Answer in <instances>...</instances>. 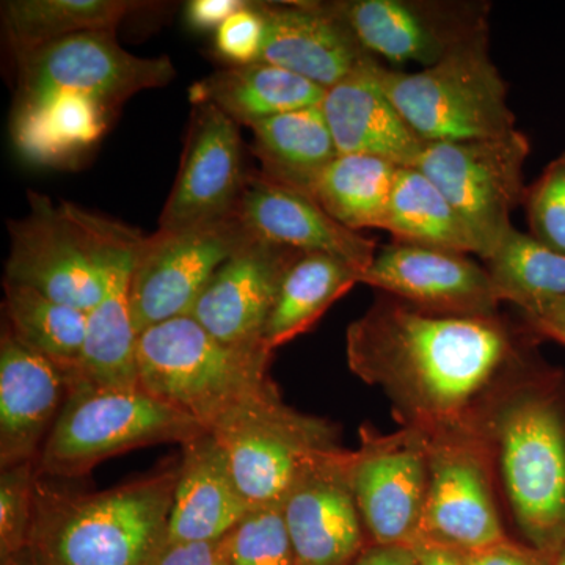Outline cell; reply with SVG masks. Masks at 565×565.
<instances>
[{
	"label": "cell",
	"mask_w": 565,
	"mask_h": 565,
	"mask_svg": "<svg viewBox=\"0 0 565 565\" xmlns=\"http://www.w3.org/2000/svg\"><path fill=\"white\" fill-rule=\"evenodd\" d=\"M345 355L352 373L381 386L412 422L448 429L515 355V345L498 316L426 313L393 297L348 327Z\"/></svg>",
	"instance_id": "obj_1"
},
{
	"label": "cell",
	"mask_w": 565,
	"mask_h": 565,
	"mask_svg": "<svg viewBox=\"0 0 565 565\" xmlns=\"http://www.w3.org/2000/svg\"><path fill=\"white\" fill-rule=\"evenodd\" d=\"M178 467L95 493L36 481L31 565H154L169 544Z\"/></svg>",
	"instance_id": "obj_2"
},
{
	"label": "cell",
	"mask_w": 565,
	"mask_h": 565,
	"mask_svg": "<svg viewBox=\"0 0 565 565\" xmlns=\"http://www.w3.org/2000/svg\"><path fill=\"white\" fill-rule=\"evenodd\" d=\"M270 356L264 344L225 343L182 316L139 333V385L210 433L241 405L277 393Z\"/></svg>",
	"instance_id": "obj_3"
},
{
	"label": "cell",
	"mask_w": 565,
	"mask_h": 565,
	"mask_svg": "<svg viewBox=\"0 0 565 565\" xmlns=\"http://www.w3.org/2000/svg\"><path fill=\"white\" fill-rule=\"evenodd\" d=\"M28 199L29 214L9 222L6 281L90 313L107 291L115 255L141 233L43 193Z\"/></svg>",
	"instance_id": "obj_4"
},
{
	"label": "cell",
	"mask_w": 565,
	"mask_h": 565,
	"mask_svg": "<svg viewBox=\"0 0 565 565\" xmlns=\"http://www.w3.org/2000/svg\"><path fill=\"white\" fill-rule=\"evenodd\" d=\"M379 81L424 143L492 139L514 131L508 85L489 51V32L418 71L379 63Z\"/></svg>",
	"instance_id": "obj_5"
},
{
	"label": "cell",
	"mask_w": 565,
	"mask_h": 565,
	"mask_svg": "<svg viewBox=\"0 0 565 565\" xmlns=\"http://www.w3.org/2000/svg\"><path fill=\"white\" fill-rule=\"evenodd\" d=\"M206 433L191 416L141 386L68 385L36 470L77 478L110 457L159 444L184 445Z\"/></svg>",
	"instance_id": "obj_6"
},
{
	"label": "cell",
	"mask_w": 565,
	"mask_h": 565,
	"mask_svg": "<svg viewBox=\"0 0 565 565\" xmlns=\"http://www.w3.org/2000/svg\"><path fill=\"white\" fill-rule=\"evenodd\" d=\"M505 492L539 553L565 545V407L548 390H525L494 415Z\"/></svg>",
	"instance_id": "obj_7"
},
{
	"label": "cell",
	"mask_w": 565,
	"mask_h": 565,
	"mask_svg": "<svg viewBox=\"0 0 565 565\" xmlns=\"http://www.w3.org/2000/svg\"><path fill=\"white\" fill-rule=\"evenodd\" d=\"M210 434L252 509L282 508L308 471L344 451L332 424L292 411L278 392L241 405Z\"/></svg>",
	"instance_id": "obj_8"
},
{
	"label": "cell",
	"mask_w": 565,
	"mask_h": 565,
	"mask_svg": "<svg viewBox=\"0 0 565 565\" xmlns=\"http://www.w3.org/2000/svg\"><path fill=\"white\" fill-rule=\"evenodd\" d=\"M531 141L514 129L492 139L427 143L415 166L444 192L487 259L512 230L525 196Z\"/></svg>",
	"instance_id": "obj_9"
},
{
	"label": "cell",
	"mask_w": 565,
	"mask_h": 565,
	"mask_svg": "<svg viewBox=\"0 0 565 565\" xmlns=\"http://www.w3.org/2000/svg\"><path fill=\"white\" fill-rule=\"evenodd\" d=\"M250 236L237 214L145 236L129 282L137 333L191 316L218 267Z\"/></svg>",
	"instance_id": "obj_10"
},
{
	"label": "cell",
	"mask_w": 565,
	"mask_h": 565,
	"mask_svg": "<svg viewBox=\"0 0 565 565\" xmlns=\"http://www.w3.org/2000/svg\"><path fill=\"white\" fill-rule=\"evenodd\" d=\"M17 61L18 103L73 92L92 96L110 110L137 93L166 87L177 74L166 55L137 57L122 50L114 31L68 36Z\"/></svg>",
	"instance_id": "obj_11"
},
{
	"label": "cell",
	"mask_w": 565,
	"mask_h": 565,
	"mask_svg": "<svg viewBox=\"0 0 565 565\" xmlns=\"http://www.w3.org/2000/svg\"><path fill=\"white\" fill-rule=\"evenodd\" d=\"M334 13L379 62L422 68L489 32V6L463 0H334Z\"/></svg>",
	"instance_id": "obj_12"
},
{
	"label": "cell",
	"mask_w": 565,
	"mask_h": 565,
	"mask_svg": "<svg viewBox=\"0 0 565 565\" xmlns=\"http://www.w3.org/2000/svg\"><path fill=\"white\" fill-rule=\"evenodd\" d=\"M360 282L433 315L492 318L503 303L486 267L465 253L396 241L379 247Z\"/></svg>",
	"instance_id": "obj_13"
},
{
	"label": "cell",
	"mask_w": 565,
	"mask_h": 565,
	"mask_svg": "<svg viewBox=\"0 0 565 565\" xmlns=\"http://www.w3.org/2000/svg\"><path fill=\"white\" fill-rule=\"evenodd\" d=\"M356 508L377 545L411 544L422 525L429 487V445L416 435H364L349 452Z\"/></svg>",
	"instance_id": "obj_14"
},
{
	"label": "cell",
	"mask_w": 565,
	"mask_h": 565,
	"mask_svg": "<svg viewBox=\"0 0 565 565\" xmlns=\"http://www.w3.org/2000/svg\"><path fill=\"white\" fill-rule=\"evenodd\" d=\"M181 169L159 228L174 230L236 214L247 182L241 126L211 104L193 106Z\"/></svg>",
	"instance_id": "obj_15"
},
{
	"label": "cell",
	"mask_w": 565,
	"mask_h": 565,
	"mask_svg": "<svg viewBox=\"0 0 565 565\" xmlns=\"http://www.w3.org/2000/svg\"><path fill=\"white\" fill-rule=\"evenodd\" d=\"M299 255L252 233L218 267L191 318L225 343L264 344V327L278 289Z\"/></svg>",
	"instance_id": "obj_16"
},
{
	"label": "cell",
	"mask_w": 565,
	"mask_h": 565,
	"mask_svg": "<svg viewBox=\"0 0 565 565\" xmlns=\"http://www.w3.org/2000/svg\"><path fill=\"white\" fill-rule=\"evenodd\" d=\"M416 537L462 553L505 542L484 463L470 446L429 445V487Z\"/></svg>",
	"instance_id": "obj_17"
},
{
	"label": "cell",
	"mask_w": 565,
	"mask_h": 565,
	"mask_svg": "<svg viewBox=\"0 0 565 565\" xmlns=\"http://www.w3.org/2000/svg\"><path fill=\"white\" fill-rule=\"evenodd\" d=\"M237 217L255 236L300 253H322L363 274L377 253V241L334 221L313 196L248 173L236 207Z\"/></svg>",
	"instance_id": "obj_18"
},
{
	"label": "cell",
	"mask_w": 565,
	"mask_h": 565,
	"mask_svg": "<svg viewBox=\"0 0 565 565\" xmlns=\"http://www.w3.org/2000/svg\"><path fill=\"white\" fill-rule=\"evenodd\" d=\"M68 394L61 367L18 340L0 338V467L35 462Z\"/></svg>",
	"instance_id": "obj_19"
},
{
	"label": "cell",
	"mask_w": 565,
	"mask_h": 565,
	"mask_svg": "<svg viewBox=\"0 0 565 565\" xmlns=\"http://www.w3.org/2000/svg\"><path fill=\"white\" fill-rule=\"evenodd\" d=\"M349 452L323 460L282 504L297 565H349L362 548V515L348 470Z\"/></svg>",
	"instance_id": "obj_20"
},
{
	"label": "cell",
	"mask_w": 565,
	"mask_h": 565,
	"mask_svg": "<svg viewBox=\"0 0 565 565\" xmlns=\"http://www.w3.org/2000/svg\"><path fill=\"white\" fill-rule=\"evenodd\" d=\"M266 40L262 62L329 90L374 58L330 2H262Z\"/></svg>",
	"instance_id": "obj_21"
},
{
	"label": "cell",
	"mask_w": 565,
	"mask_h": 565,
	"mask_svg": "<svg viewBox=\"0 0 565 565\" xmlns=\"http://www.w3.org/2000/svg\"><path fill=\"white\" fill-rule=\"evenodd\" d=\"M371 58L330 87L321 110L338 154H366L399 167H414L426 143L407 125L379 81Z\"/></svg>",
	"instance_id": "obj_22"
},
{
	"label": "cell",
	"mask_w": 565,
	"mask_h": 565,
	"mask_svg": "<svg viewBox=\"0 0 565 565\" xmlns=\"http://www.w3.org/2000/svg\"><path fill=\"white\" fill-rule=\"evenodd\" d=\"M228 457L210 433L182 445L169 519V544L218 541L250 511Z\"/></svg>",
	"instance_id": "obj_23"
},
{
	"label": "cell",
	"mask_w": 565,
	"mask_h": 565,
	"mask_svg": "<svg viewBox=\"0 0 565 565\" xmlns=\"http://www.w3.org/2000/svg\"><path fill=\"white\" fill-rule=\"evenodd\" d=\"M143 237L140 234L115 255L107 291L102 302L88 313L84 352L79 367L68 379V385L140 386L137 364L139 333L129 305V282Z\"/></svg>",
	"instance_id": "obj_24"
},
{
	"label": "cell",
	"mask_w": 565,
	"mask_h": 565,
	"mask_svg": "<svg viewBox=\"0 0 565 565\" xmlns=\"http://www.w3.org/2000/svg\"><path fill=\"white\" fill-rule=\"evenodd\" d=\"M111 111L106 104L61 92L33 102L17 103L11 134L18 150L41 166H62L81 158L107 131Z\"/></svg>",
	"instance_id": "obj_25"
},
{
	"label": "cell",
	"mask_w": 565,
	"mask_h": 565,
	"mask_svg": "<svg viewBox=\"0 0 565 565\" xmlns=\"http://www.w3.org/2000/svg\"><path fill=\"white\" fill-rule=\"evenodd\" d=\"M326 92L291 71L256 62L215 71L192 85L189 98L193 106L211 104L250 128L286 111L321 106Z\"/></svg>",
	"instance_id": "obj_26"
},
{
	"label": "cell",
	"mask_w": 565,
	"mask_h": 565,
	"mask_svg": "<svg viewBox=\"0 0 565 565\" xmlns=\"http://www.w3.org/2000/svg\"><path fill=\"white\" fill-rule=\"evenodd\" d=\"M252 152L267 180L311 195L323 170L338 158L321 106L286 111L250 126Z\"/></svg>",
	"instance_id": "obj_27"
},
{
	"label": "cell",
	"mask_w": 565,
	"mask_h": 565,
	"mask_svg": "<svg viewBox=\"0 0 565 565\" xmlns=\"http://www.w3.org/2000/svg\"><path fill=\"white\" fill-rule=\"evenodd\" d=\"M360 275L351 264L333 256L300 253L278 289L264 327V345L273 352L308 332L340 297L360 282Z\"/></svg>",
	"instance_id": "obj_28"
},
{
	"label": "cell",
	"mask_w": 565,
	"mask_h": 565,
	"mask_svg": "<svg viewBox=\"0 0 565 565\" xmlns=\"http://www.w3.org/2000/svg\"><path fill=\"white\" fill-rule=\"evenodd\" d=\"M396 243L478 255L473 234L444 192L416 167H401L382 228Z\"/></svg>",
	"instance_id": "obj_29"
},
{
	"label": "cell",
	"mask_w": 565,
	"mask_h": 565,
	"mask_svg": "<svg viewBox=\"0 0 565 565\" xmlns=\"http://www.w3.org/2000/svg\"><path fill=\"white\" fill-rule=\"evenodd\" d=\"M145 3L129 0H7L2 20L14 57L20 58L68 36L117 32Z\"/></svg>",
	"instance_id": "obj_30"
},
{
	"label": "cell",
	"mask_w": 565,
	"mask_h": 565,
	"mask_svg": "<svg viewBox=\"0 0 565 565\" xmlns=\"http://www.w3.org/2000/svg\"><path fill=\"white\" fill-rule=\"evenodd\" d=\"M399 166L366 154H338L311 196L352 232L381 230Z\"/></svg>",
	"instance_id": "obj_31"
},
{
	"label": "cell",
	"mask_w": 565,
	"mask_h": 565,
	"mask_svg": "<svg viewBox=\"0 0 565 565\" xmlns=\"http://www.w3.org/2000/svg\"><path fill=\"white\" fill-rule=\"evenodd\" d=\"M7 326L18 340L50 359L66 381L79 367L87 337L88 313L55 302L18 282L3 281Z\"/></svg>",
	"instance_id": "obj_32"
},
{
	"label": "cell",
	"mask_w": 565,
	"mask_h": 565,
	"mask_svg": "<svg viewBox=\"0 0 565 565\" xmlns=\"http://www.w3.org/2000/svg\"><path fill=\"white\" fill-rule=\"evenodd\" d=\"M503 302L526 305L565 296V255L539 243L530 233L512 230L484 259Z\"/></svg>",
	"instance_id": "obj_33"
},
{
	"label": "cell",
	"mask_w": 565,
	"mask_h": 565,
	"mask_svg": "<svg viewBox=\"0 0 565 565\" xmlns=\"http://www.w3.org/2000/svg\"><path fill=\"white\" fill-rule=\"evenodd\" d=\"M226 542L230 565H297L281 508L250 509Z\"/></svg>",
	"instance_id": "obj_34"
},
{
	"label": "cell",
	"mask_w": 565,
	"mask_h": 565,
	"mask_svg": "<svg viewBox=\"0 0 565 565\" xmlns=\"http://www.w3.org/2000/svg\"><path fill=\"white\" fill-rule=\"evenodd\" d=\"M36 462L2 468L0 475V556L21 555L28 550L39 481Z\"/></svg>",
	"instance_id": "obj_35"
},
{
	"label": "cell",
	"mask_w": 565,
	"mask_h": 565,
	"mask_svg": "<svg viewBox=\"0 0 565 565\" xmlns=\"http://www.w3.org/2000/svg\"><path fill=\"white\" fill-rule=\"evenodd\" d=\"M522 206L539 243L565 255V150L526 185Z\"/></svg>",
	"instance_id": "obj_36"
},
{
	"label": "cell",
	"mask_w": 565,
	"mask_h": 565,
	"mask_svg": "<svg viewBox=\"0 0 565 565\" xmlns=\"http://www.w3.org/2000/svg\"><path fill=\"white\" fill-rule=\"evenodd\" d=\"M266 40V21L262 2H247L234 11L214 33L215 54L230 66L262 62Z\"/></svg>",
	"instance_id": "obj_37"
},
{
	"label": "cell",
	"mask_w": 565,
	"mask_h": 565,
	"mask_svg": "<svg viewBox=\"0 0 565 565\" xmlns=\"http://www.w3.org/2000/svg\"><path fill=\"white\" fill-rule=\"evenodd\" d=\"M154 565H230L228 542H182L167 544Z\"/></svg>",
	"instance_id": "obj_38"
},
{
	"label": "cell",
	"mask_w": 565,
	"mask_h": 565,
	"mask_svg": "<svg viewBox=\"0 0 565 565\" xmlns=\"http://www.w3.org/2000/svg\"><path fill=\"white\" fill-rule=\"evenodd\" d=\"M247 0H191L185 6V22L195 32H214Z\"/></svg>",
	"instance_id": "obj_39"
},
{
	"label": "cell",
	"mask_w": 565,
	"mask_h": 565,
	"mask_svg": "<svg viewBox=\"0 0 565 565\" xmlns=\"http://www.w3.org/2000/svg\"><path fill=\"white\" fill-rule=\"evenodd\" d=\"M527 323L534 333L541 337L550 334H565V296L539 300L522 308Z\"/></svg>",
	"instance_id": "obj_40"
},
{
	"label": "cell",
	"mask_w": 565,
	"mask_h": 565,
	"mask_svg": "<svg viewBox=\"0 0 565 565\" xmlns=\"http://www.w3.org/2000/svg\"><path fill=\"white\" fill-rule=\"evenodd\" d=\"M463 555L467 565H542L535 557L509 545L508 542Z\"/></svg>",
	"instance_id": "obj_41"
},
{
	"label": "cell",
	"mask_w": 565,
	"mask_h": 565,
	"mask_svg": "<svg viewBox=\"0 0 565 565\" xmlns=\"http://www.w3.org/2000/svg\"><path fill=\"white\" fill-rule=\"evenodd\" d=\"M352 565H419L411 544L377 545L356 557Z\"/></svg>",
	"instance_id": "obj_42"
},
{
	"label": "cell",
	"mask_w": 565,
	"mask_h": 565,
	"mask_svg": "<svg viewBox=\"0 0 565 565\" xmlns=\"http://www.w3.org/2000/svg\"><path fill=\"white\" fill-rule=\"evenodd\" d=\"M411 545L418 556L419 565H467L463 553L451 546L424 537H415Z\"/></svg>",
	"instance_id": "obj_43"
},
{
	"label": "cell",
	"mask_w": 565,
	"mask_h": 565,
	"mask_svg": "<svg viewBox=\"0 0 565 565\" xmlns=\"http://www.w3.org/2000/svg\"><path fill=\"white\" fill-rule=\"evenodd\" d=\"M2 565H31V561H29L28 550L21 555L7 557V559H2Z\"/></svg>",
	"instance_id": "obj_44"
},
{
	"label": "cell",
	"mask_w": 565,
	"mask_h": 565,
	"mask_svg": "<svg viewBox=\"0 0 565 565\" xmlns=\"http://www.w3.org/2000/svg\"><path fill=\"white\" fill-rule=\"evenodd\" d=\"M546 338H548V340L556 341L557 344H563L565 348V334H559V333L550 334V337H546Z\"/></svg>",
	"instance_id": "obj_45"
},
{
	"label": "cell",
	"mask_w": 565,
	"mask_h": 565,
	"mask_svg": "<svg viewBox=\"0 0 565 565\" xmlns=\"http://www.w3.org/2000/svg\"><path fill=\"white\" fill-rule=\"evenodd\" d=\"M555 565H565V545L563 546V550L557 553Z\"/></svg>",
	"instance_id": "obj_46"
}]
</instances>
